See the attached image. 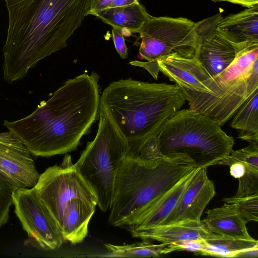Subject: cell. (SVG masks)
<instances>
[{
  "mask_svg": "<svg viewBox=\"0 0 258 258\" xmlns=\"http://www.w3.org/2000/svg\"><path fill=\"white\" fill-rule=\"evenodd\" d=\"M205 247L201 255L238 257L242 252L258 247V241L210 233L204 238Z\"/></svg>",
  "mask_w": 258,
  "mask_h": 258,
  "instance_id": "obj_21",
  "label": "cell"
},
{
  "mask_svg": "<svg viewBox=\"0 0 258 258\" xmlns=\"http://www.w3.org/2000/svg\"><path fill=\"white\" fill-rule=\"evenodd\" d=\"M96 206L77 199L63 210L58 226L64 241L73 244L83 241L87 235L88 225Z\"/></svg>",
  "mask_w": 258,
  "mask_h": 258,
  "instance_id": "obj_19",
  "label": "cell"
},
{
  "mask_svg": "<svg viewBox=\"0 0 258 258\" xmlns=\"http://www.w3.org/2000/svg\"><path fill=\"white\" fill-rule=\"evenodd\" d=\"M138 3V0H114L107 8L125 6Z\"/></svg>",
  "mask_w": 258,
  "mask_h": 258,
  "instance_id": "obj_33",
  "label": "cell"
},
{
  "mask_svg": "<svg viewBox=\"0 0 258 258\" xmlns=\"http://www.w3.org/2000/svg\"><path fill=\"white\" fill-rule=\"evenodd\" d=\"M205 247L204 238L186 239L168 243L167 254L174 251L186 250L201 254Z\"/></svg>",
  "mask_w": 258,
  "mask_h": 258,
  "instance_id": "obj_28",
  "label": "cell"
},
{
  "mask_svg": "<svg viewBox=\"0 0 258 258\" xmlns=\"http://www.w3.org/2000/svg\"><path fill=\"white\" fill-rule=\"evenodd\" d=\"M114 0H91L87 16L107 8Z\"/></svg>",
  "mask_w": 258,
  "mask_h": 258,
  "instance_id": "obj_30",
  "label": "cell"
},
{
  "mask_svg": "<svg viewBox=\"0 0 258 258\" xmlns=\"http://www.w3.org/2000/svg\"><path fill=\"white\" fill-rule=\"evenodd\" d=\"M33 187L58 226L64 207L72 201L79 199L97 205L96 195L69 154L61 164L49 167L41 174Z\"/></svg>",
  "mask_w": 258,
  "mask_h": 258,
  "instance_id": "obj_9",
  "label": "cell"
},
{
  "mask_svg": "<svg viewBox=\"0 0 258 258\" xmlns=\"http://www.w3.org/2000/svg\"><path fill=\"white\" fill-rule=\"evenodd\" d=\"M258 89L238 108L230 126L238 131V138L258 142Z\"/></svg>",
  "mask_w": 258,
  "mask_h": 258,
  "instance_id": "obj_22",
  "label": "cell"
},
{
  "mask_svg": "<svg viewBox=\"0 0 258 258\" xmlns=\"http://www.w3.org/2000/svg\"><path fill=\"white\" fill-rule=\"evenodd\" d=\"M248 143V145L244 148L233 150L228 156L219 161L217 165L230 166L235 162H241L258 167V142Z\"/></svg>",
  "mask_w": 258,
  "mask_h": 258,
  "instance_id": "obj_24",
  "label": "cell"
},
{
  "mask_svg": "<svg viewBox=\"0 0 258 258\" xmlns=\"http://www.w3.org/2000/svg\"><path fill=\"white\" fill-rule=\"evenodd\" d=\"M214 2H228L238 4L247 8L253 7L258 4V0H211Z\"/></svg>",
  "mask_w": 258,
  "mask_h": 258,
  "instance_id": "obj_32",
  "label": "cell"
},
{
  "mask_svg": "<svg viewBox=\"0 0 258 258\" xmlns=\"http://www.w3.org/2000/svg\"><path fill=\"white\" fill-rule=\"evenodd\" d=\"M196 167L183 155L145 159L125 156L116 176L109 223L124 226L146 205L174 186Z\"/></svg>",
  "mask_w": 258,
  "mask_h": 258,
  "instance_id": "obj_4",
  "label": "cell"
},
{
  "mask_svg": "<svg viewBox=\"0 0 258 258\" xmlns=\"http://www.w3.org/2000/svg\"><path fill=\"white\" fill-rule=\"evenodd\" d=\"M202 222L213 233L237 238L252 239L246 227L247 223L237 207L233 204L224 203L220 207L206 212Z\"/></svg>",
  "mask_w": 258,
  "mask_h": 258,
  "instance_id": "obj_17",
  "label": "cell"
},
{
  "mask_svg": "<svg viewBox=\"0 0 258 258\" xmlns=\"http://www.w3.org/2000/svg\"><path fill=\"white\" fill-rule=\"evenodd\" d=\"M138 33L141 40L138 57L147 61L133 60L130 64L144 68L155 79L159 72V58L171 54L185 58L196 56V23L187 18L150 16Z\"/></svg>",
  "mask_w": 258,
  "mask_h": 258,
  "instance_id": "obj_8",
  "label": "cell"
},
{
  "mask_svg": "<svg viewBox=\"0 0 258 258\" xmlns=\"http://www.w3.org/2000/svg\"><path fill=\"white\" fill-rule=\"evenodd\" d=\"M168 243L153 244L149 240L130 244L117 245L105 244L108 253L103 257H157L167 253Z\"/></svg>",
  "mask_w": 258,
  "mask_h": 258,
  "instance_id": "obj_23",
  "label": "cell"
},
{
  "mask_svg": "<svg viewBox=\"0 0 258 258\" xmlns=\"http://www.w3.org/2000/svg\"><path fill=\"white\" fill-rule=\"evenodd\" d=\"M9 14L3 79L25 78L42 59L66 47L87 16L91 0H4Z\"/></svg>",
  "mask_w": 258,
  "mask_h": 258,
  "instance_id": "obj_1",
  "label": "cell"
},
{
  "mask_svg": "<svg viewBox=\"0 0 258 258\" xmlns=\"http://www.w3.org/2000/svg\"><path fill=\"white\" fill-rule=\"evenodd\" d=\"M14 190L12 185L0 174V228L9 220Z\"/></svg>",
  "mask_w": 258,
  "mask_h": 258,
  "instance_id": "obj_27",
  "label": "cell"
},
{
  "mask_svg": "<svg viewBox=\"0 0 258 258\" xmlns=\"http://www.w3.org/2000/svg\"><path fill=\"white\" fill-rule=\"evenodd\" d=\"M197 168L195 167L172 188L134 214L124 226L132 232L161 225L175 207Z\"/></svg>",
  "mask_w": 258,
  "mask_h": 258,
  "instance_id": "obj_14",
  "label": "cell"
},
{
  "mask_svg": "<svg viewBox=\"0 0 258 258\" xmlns=\"http://www.w3.org/2000/svg\"><path fill=\"white\" fill-rule=\"evenodd\" d=\"M15 213L27 234L25 245L45 250L59 248L64 241L61 230L34 187L14 190Z\"/></svg>",
  "mask_w": 258,
  "mask_h": 258,
  "instance_id": "obj_10",
  "label": "cell"
},
{
  "mask_svg": "<svg viewBox=\"0 0 258 258\" xmlns=\"http://www.w3.org/2000/svg\"><path fill=\"white\" fill-rule=\"evenodd\" d=\"M99 79L94 72L70 79L32 113L15 121L4 120L3 124L34 156L76 150L99 115Z\"/></svg>",
  "mask_w": 258,
  "mask_h": 258,
  "instance_id": "obj_2",
  "label": "cell"
},
{
  "mask_svg": "<svg viewBox=\"0 0 258 258\" xmlns=\"http://www.w3.org/2000/svg\"><path fill=\"white\" fill-rule=\"evenodd\" d=\"M222 201L235 205L247 222L258 221V193L240 198H224Z\"/></svg>",
  "mask_w": 258,
  "mask_h": 258,
  "instance_id": "obj_25",
  "label": "cell"
},
{
  "mask_svg": "<svg viewBox=\"0 0 258 258\" xmlns=\"http://www.w3.org/2000/svg\"><path fill=\"white\" fill-rule=\"evenodd\" d=\"M229 167L230 174L235 178H241L245 172V164L241 162H235L232 163Z\"/></svg>",
  "mask_w": 258,
  "mask_h": 258,
  "instance_id": "obj_31",
  "label": "cell"
},
{
  "mask_svg": "<svg viewBox=\"0 0 258 258\" xmlns=\"http://www.w3.org/2000/svg\"><path fill=\"white\" fill-rule=\"evenodd\" d=\"M0 174L14 189L33 187L40 175L30 151L10 131L0 133Z\"/></svg>",
  "mask_w": 258,
  "mask_h": 258,
  "instance_id": "obj_12",
  "label": "cell"
},
{
  "mask_svg": "<svg viewBox=\"0 0 258 258\" xmlns=\"http://www.w3.org/2000/svg\"><path fill=\"white\" fill-rule=\"evenodd\" d=\"M157 63L159 71L174 82L183 93L206 92L203 82L210 77L195 57L171 54L158 59Z\"/></svg>",
  "mask_w": 258,
  "mask_h": 258,
  "instance_id": "obj_15",
  "label": "cell"
},
{
  "mask_svg": "<svg viewBox=\"0 0 258 258\" xmlns=\"http://www.w3.org/2000/svg\"><path fill=\"white\" fill-rule=\"evenodd\" d=\"M93 16L113 28L138 33L150 17L145 8L140 3L122 7L107 8L94 13Z\"/></svg>",
  "mask_w": 258,
  "mask_h": 258,
  "instance_id": "obj_20",
  "label": "cell"
},
{
  "mask_svg": "<svg viewBox=\"0 0 258 258\" xmlns=\"http://www.w3.org/2000/svg\"><path fill=\"white\" fill-rule=\"evenodd\" d=\"M98 130L75 164L96 196L103 212L112 203L115 179L127 150L124 139L103 114L99 112Z\"/></svg>",
  "mask_w": 258,
  "mask_h": 258,
  "instance_id": "obj_7",
  "label": "cell"
},
{
  "mask_svg": "<svg viewBox=\"0 0 258 258\" xmlns=\"http://www.w3.org/2000/svg\"><path fill=\"white\" fill-rule=\"evenodd\" d=\"M244 164L245 172L243 176L238 179V186L233 196L234 198L258 193V167L245 163Z\"/></svg>",
  "mask_w": 258,
  "mask_h": 258,
  "instance_id": "obj_26",
  "label": "cell"
},
{
  "mask_svg": "<svg viewBox=\"0 0 258 258\" xmlns=\"http://www.w3.org/2000/svg\"><path fill=\"white\" fill-rule=\"evenodd\" d=\"M207 169L197 168L175 207L161 225L185 220L201 221L204 210L216 194L214 183L208 177Z\"/></svg>",
  "mask_w": 258,
  "mask_h": 258,
  "instance_id": "obj_13",
  "label": "cell"
},
{
  "mask_svg": "<svg viewBox=\"0 0 258 258\" xmlns=\"http://www.w3.org/2000/svg\"><path fill=\"white\" fill-rule=\"evenodd\" d=\"M216 28L234 47L237 53L258 47V4L222 17Z\"/></svg>",
  "mask_w": 258,
  "mask_h": 258,
  "instance_id": "obj_16",
  "label": "cell"
},
{
  "mask_svg": "<svg viewBox=\"0 0 258 258\" xmlns=\"http://www.w3.org/2000/svg\"><path fill=\"white\" fill-rule=\"evenodd\" d=\"M112 35L116 51L122 58H126L128 56V49L125 43L123 30L113 28Z\"/></svg>",
  "mask_w": 258,
  "mask_h": 258,
  "instance_id": "obj_29",
  "label": "cell"
},
{
  "mask_svg": "<svg viewBox=\"0 0 258 258\" xmlns=\"http://www.w3.org/2000/svg\"><path fill=\"white\" fill-rule=\"evenodd\" d=\"M219 13L196 23L197 48L195 58L210 78L228 68L235 59L234 47L217 30Z\"/></svg>",
  "mask_w": 258,
  "mask_h": 258,
  "instance_id": "obj_11",
  "label": "cell"
},
{
  "mask_svg": "<svg viewBox=\"0 0 258 258\" xmlns=\"http://www.w3.org/2000/svg\"><path fill=\"white\" fill-rule=\"evenodd\" d=\"M185 101L175 84L120 79L103 90L99 112L108 118L125 140L126 156L136 158Z\"/></svg>",
  "mask_w": 258,
  "mask_h": 258,
  "instance_id": "obj_3",
  "label": "cell"
},
{
  "mask_svg": "<svg viewBox=\"0 0 258 258\" xmlns=\"http://www.w3.org/2000/svg\"><path fill=\"white\" fill-rule=\"evenodd\" d=\"M134 237L169 243L186 239L204 238L211 232L202 221L185 220L131 232Z\"/></svg>",
  "mask_w": 258,
  "mask_h": 258,
  "instance_id": "obj_18",
  "label": "cell"
},
{
  "mask_svg": "<svg viewBox=\"0 0 258 258\" xmlns=\"http://www.w3.org/2000/svg\"><path fill=\"white\" fill-rule=\"evenodd\" d=\"M164 156L183 155L196 167L217 165L233 151L234 140L215 121L198 111L180 109L167 121L158 136Z\"/></svg>",
  "mask_w": 258,
  "mask_h": 258,
  "instance_id": "obj_5",
  "label": "cell"
},
{
  "mask_svg": "<svg viewBox=\"0 0 258 258\" xmlns=\"http://www.w3.org/2000/svg\"><path fill=\"white\" fill-rule=\"evenodd\" d=\"M203 83L206 93H183L189 109L222 127L258 89V47L237 53L228 68Z\"/></svg>",
  "mask_w": 258,
  "mask_h": 258,
  "instance_id": "obj_6",
  "label": "cell"
}]
</instances>
